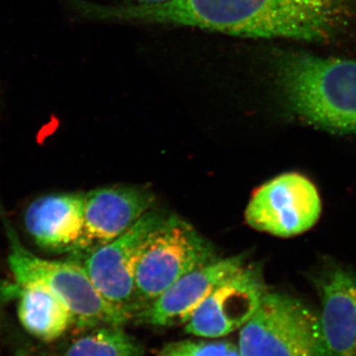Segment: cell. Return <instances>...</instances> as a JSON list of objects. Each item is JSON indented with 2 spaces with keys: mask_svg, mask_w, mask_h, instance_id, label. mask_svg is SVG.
Masks as SVG:
<instances>
[{
  "mask_svg": "<svg viewBox=\"0 0 356 356\" xmlns=\"http://www.w3.org/2000/svg\"><path fill=\"white\" fill-rule=\"evenodd\" d=\"M270 64L289 113L327 132L356 135V60L285 49L273 51Z\"/></svg>",
  "mask_w": 356,
  "mask_h": 356,
  "instance_id": "1",
  "label": "cell"
},
{
  "mask_svg": "<svg viewBox=\"0 0 356 356\" xmlns=\"http://www.w3.org/2000/svg\"><path fill=\"white\" fill-rule=\"evenodd\" d=\"M241 356H329L318 312L284 293L266 291L240 330Z\"/></svg>",
  "mask_w": 356,
  "mask_h": 356,
  "instance_id": "2",
  "label": "cell"
},
{
  "mask_svg": "<svg viewBox=\"0 0 356 356\" xmlns=\"http://www.w3.org/2000/svg\"><path fill=\"white\" fill-rule=\"evenodd\" d=\"M10 238L8 264L18 286L41 285L50 290L64 302L81 329L123 325L132 318L103 298L79 262L42 259L23 248L15 236Z\"/></svg>",
  "mask_w": 356,
  "mask_h": 356,
  "instance_id": "3",
  "label": "cell"
},
{
  "mask_svg": "<svg viewBox=\"0 0 356 356\" xmlns=\"http://www.w3.org/2000/svg\"><path fill=\"white\" fill-rule=\"evenodd\" d=\"M217 259L212 245L189 222L165 215L145 243L136 268L140 312L186 274Z\"/></svg>",
  "mask_w": 356,
  "mask_h": 356,
  "instance_id": "4",
  "label": "cell"
},
{
  "mask_svg": "<svg viewBox=\"0 0 356 356\" xmlns=\"http://www.w3.org/2000/svg\"><path fill=\"white\" fill-rule=\"evenodd\" d=\"M165 217L152 209L113 242L74 259L83 267L103 298L132 317L140 312L135 280L138 261L147 238Z\"/></svg>",
  "mask_w": 356,
  "mask_h": 356,
  "instance_id": "5",
  "label": "cell"
},
{
  "mask_svg": "<svg viewBox=\"0 0 356 356\" xmlns=\"http://www.w3.org/2000/svg\"><path fill=\"white\" fill-rule=\"evenodd\" d=\"M322 213L315 185L299 173H283L261 185L250 198L245 221L252 229L280 238L305 233Z\"/></svg>",
  "mask_w": 356,
  "mask_h": 356,
  "instance_id": "6",
  "label": "cell"
},
{
  "mask_svg": "<svg viewBox=\"0 0 356 356\" xmlns=\"http://www.w3.org/2000/svg\"><path fill=\"white\" fill-rule=\"evenodd\" d=\"M266 291L261 269L245 266L211 293L185 330L204 339L228 336L247 324Z\"/></svg>",
  "mask_w": 356,
  "mask_h": 356,
  "instance_id": "7",
  "label": "cell"
},
{
  "mask_svg": "<svg viewBox=\"0 0 356 356\" xmlns=\"http://www.w3.org/2000/svg\"><path fill=\"white\" fill-rule=\"evenodd\" d=\"M152 192L137 186H110L86 194L84 229L76 259L124 235L153 208Z\"/></svg>",
  "mask_w": 356,
  "mask_h": 356,
  "instance_id": "8",
  "label": "cell"
},
{
  "mask_svg": "<svg viewBox=\"0 0 356 356\" xmlns=\"http://www.w3.org/2000/svg\"><path fill=\"white\" fill-rule=\"evenodd\" d=\"M321 329L329 356H356V274L330 264L315 276Z\"/></svg>",
  "mask_w": 356,
  "mask_h": 356,
  "instance_id": "9",
  "label": "cell"
},
{
  "mask_svg": "<svg viewBox=\"0 0 356 356\" xmlns=\"http://www.w3.org/2000/svg\"><path fill=\"white\" fill-rule=\"evenodd\" d=\"M245 266L243 255L215 259L186 274L138 317L158 327L186 325L211 293Z\"/></svg>",
  "mask_w": 356,
  "mask_h": 356,
  "instance_id": "10",
  "label": "cell"
},
{
  "mask_svg": "<svg viewBox=\"0 0 356 356\" xmlns=\"http://www.w3.org/2000/svg\"><path fill=\"white\" fill-rule=\"evenodd\" d=\"M86 194L57 193L33 201L24 214L28 235L51 252H76L84 229Z\"/></svg>",
  "mask_w": 356,
  "mask_h": 356,
  "instance_id": "11",
  "label": "cell"
},
{
  "mask_svg": "<svg viewBox=\"0 0 356 356\" xmlns=\"http://www.w3.org/2000/svg\"><path fill=\"white\" fill-rule=\"evenodd\" d=\"M18 293L17 314L21 325L40 341H57L74 324L69 308L47 288L23 285Z\"/></svg>",
  "mask_w": 356,
  "mask_h": 356,
  "instance_id": "12",
  "label": "cell"
},
{
  "mask_svg": "<svg viewBox=\"0 0 356 356\" xmlns=\"http://www.w3.org/2000/svg\"><path fill=\"white\" fill-rule=\"evenodd\" d=\"M145 348L122 325H105L77 339L62 356H142Z\"/></svg>",
  "mask_w": 356,
  "mask_h": 356,
  "instance_id": "13",
  "label": "cell"
},
{
  "mask_svg": "<svg viewBox=\"0 0 356 356\" xmlns=\"http://www.w3.org/2000/svg\"><path fill=\"white\" fill-rule=\"evenodd\" d=\"M158 356H241L238 346L222 339L175 341L166 344Z\"/></svg>",
  "mask_w": 356,
  "mask_h": 356,
  "instance_id": "14",
  "label": "cell"
},
{
  "mask_svg": "<svg viewBox=\"0 0 356 356\" xmlns=\"http://www.w3.org/2000/svg\"><path fill=\"white\" fill-rule=\"evenodd\" d=\"M168 1V0H123L121 4H132V6H139V4H154L161 3V2Z\"/></svg>",
  "mask_w": 356,
  "mask_h": 356,
  "instance_id": "15",
  "label": "cell"
}]
</instances>
